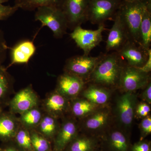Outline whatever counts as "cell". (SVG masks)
<instances>
[{"label": "cell", "mask_w": 151, "mask_h": 151, "mask_svg": "<svg viewBox=\"0 0 151 151\" xmlns=\"http://www.w3.org/2000/svg\"><path fill=\"white\" fill-rule=\"evenodd\" d=\"M89 79L106 86L119 84L121 73L126 64L118 52L101 54Z\"/></svg>", "instance_id": "obj_1"}, {"label": "cell", "mask_w": 151, "mask_h": 151, "mask_svg": "<svg viewBox=\"0 0 151 151\" xmlns=\"http://www.w3.org/2000/svg\"><path fill=\"white\" fill-rule=\"evenodd\" d=\"M149 1L127 2L123 0L116 13L129 41L140 45L142 17Z\"/></svg>", "instance_id": "obj_2"}, {"label": "cell", "mask_w": 151, "mask_h": 151, "mask_svg": "<svg viewBox=\"0 0 151 151\" xmlns=\"http://www.w3.org/2000/svg\"><path fill=\"white\" fill-rule=\"evenodd\" d=\"M35 18L42 24V27H48L56 38H61L68 28L67 20L62 9L50 6L37 9Z\"/></svg>", "instance_id": "obj_3"}, {"label": "cell", "mask_w": 151, "mask_h": 151, "mask_svg": "<svg viewBox=\"0 0 151 151\" xmlns=\"http://www.w3.org/2000/svg\"><path fill=\"white\" fill-rule=\"evenodd\" d=\"M123 0H89L87 21L93 24H104L115 17Z\"/></svg>", "instance_id": "obj_4"}, {"label": "cell", "mask_w": 151, "mask_h": 151, "mask_svg": "<svg viewBox=\"0 0 151 151\" xmlns=\"http://www.w3.org/2000/svg\"><path fill=\"white\" fill-rule=\"evenodd\" d=\"M105 29L104 24L99 25L98 29L94 30L84 29L79 26L73 30L70 36L84 51V55H89L91 50L103 40L102 33Z\"/></svg>", "instance_id": "obj_5"}, {"label": "cell", "mask_w": 151, "mask_h": 151, "mask_svg": "<svg viewBox=\"0 0 151 151\" xmlns=\"http://www.w3.org/2000/svg\"><path fill=\"white\" fill-rule=\"evenodd\" d=\"M40 104L39 97L30 84L15 93L10 100L8 106L9 111L11 113L15 115H21L40 106Z\"/></svg>", "instance_id": "obj_6"}, {"label": "cell", "mask_w": 151, "mask_h": 151, "mask_svg": "<svg viewBox=\"0 0 151 151\" xmlns=\"http://www.w3.org/2000/svg\"><path fill=\"white\" fill-rule=\"evenodd\" d=\"M89 0H64L61 9L67 20L68 27L73 30L87 21Z\"/></svg>", "instance_id": "obj_7"}, {"label": "cell", "mask_w": 151, "mask_h": 151, "mask_svg": "<svg viewBox=\"0 0 151 151\" xmlns=\"http://www.w3.org/2000/svg\"><path fill=\"white\" fill-rule=\"evenodd\" d=\"M100 55L92 57L83 55H76L68 58L65 62L64 72L76 76L84 79H89Z\"/></svg>", "instance_id": "obj_8"}, {"label": "cell", "mask_w": 151, "mask_h": 151, "mask_svg": "<svg viewBox=\"0 0 151 151\" xmlns=\"http://www.w3.org/2000/svg\"><path fill=\"white\" fill-rule=\"evenodd\" d=\"M148 73L126 64L121 73L119 85L127 92L141 89L145 87L149 83Z\"/></svg>", "instance_id": "obj_9"}, {"label": "cell", "mask_w": 151, "mask_h": 151, "mask_svg": "<svg viewBox=\"0 0 151 151\" xmlns=\"http://www.w3.org/2000/svg\"><path fill=\"white\" fill-rule=\"evenodd\" d=\"M69 101L55 89L40 102V107L45 113L58 119L69 111Z\"/></svg>", "instance_id": "obj_10"}, {"label": "cell", "mask_w": 151, "mask_h": 151, "mask_svg": "<svg viewBox=\"0 0 151 151\" xmlns=\"http://www.w3.org/2000/svg\"><path fill=\"white\" fill-rule=\"evenodd\" d=\"M149 50L146 49L140 45L129 41L118 52L126 65L135 68H141L147 60Z\"/></svg>", "instance_id": "obj_11"}, {"label": "cell", "mask_w": 151, "mask_h": 151, "mask_svg": "<svg viewBox=\"0 0 151 151\" xmlns=\"http://www.w3.org/2000/svg\"><path fill=\"white\" fill-rule=\"evenodd\" d=\"M84 84L82 78L64 72L58 78L55 90L68 100H72L81 92Z\"/></svg>", "instance_id": "obj_12"}, {"label": "cell", "mask_w": 151, "mask_h": 151, "mask_svg": "<svg viewBox=\"0 0 151 151\" xmlns=\"http://www.w3.org/2000/svg\"><path fill=\"white\" fill-rule=\"evenodd\" d=\"M77 127L72 119H66L60 125L53 141V150L64 151L66 147L77 135Z\"/></svg>", "instance_id": "obj_13"}, {"label": "cell", "mask_w": 151, "mask_h": 151, "mask_svg": "<svg viewBox=\"0 0 151 151\" xmlns=\"http://www.w3.org/2000/svg\"><path fill=\"white\" fill-rule=\"evenodd\" d=\"M21 125L18 117L10 111L0 112V141H13Z\"/></svg>", "instance_id": "obj_14"}, {"label": "cell", "mask_w": 151, "mask_h": 151, "mask_svg": "<svg viewBox=\"0 0 151 151\" xmlns=\"http://www.w3.org/2000/svg\"><path fill=\"white\" fill-rule=\"evenodd\" d=\"M128 41V38L122 23L119 17L116 15L114 24L110 30L106 41V51L118 52L121 50Z\"/></svg>", "instance_id": "obj_15"}, {"label": "cell", "mask_w": 151, "mask_h": 151, "mask_svg": "<svg viewBox=\"0 0 151 151\" xmlns=\"http://www.w3.org/2000/svg\"><path fill=\"white\" fill-rule=\"evenodd\" d=\"M36 47L34 43L30 40L19 42L11 48V61L6 68L15 64H27L35 53Z\"/></svg>", "instance_id": "obj_16"}, {"label": "cell", "mask_w": 151, "mask_h": 151, "mask_svg": "<svg viewBox=\"0 0 151 151\" xmlns=\"http://www.w3.org/2000/svg\"><path fill=\"white\" fill-rule=\"evenodd\" d=\"M7 70L0 65V112L8 107L11 95L14 93V79Z\"/></svg>", "instance_id": "obj_17"}, {"label": "cell", "mask_w": 151, "mask_h": 151, "mask_svg": "<svg viewBox=\"0 0 151 151\" xmlns=\"http://www.w3.org/2000/svg\"><path fill=\"white\" fill-rule=\"evenodd\" d=\"M131 92H127L119 98L117 104L120 120L124 125L132 124L134 115V100Z\"/></svg>", "instance_id": "obj_18"}, {"label": "cell", "mask_w": 151, "mask_h": 151, "mask_svg": "<svg viewBox=\"0 0 151 151\" xmlns=\"http://www.w3.org/2000/svg\"><path fill=\"white\" fill-rule=\"evenodd\" d=\"M151 44V0H149L143 12L140 26V45L149 50Z\"/></svg>", "instance_id": "obj_19"}, {"label": "cell", "mask_w": 151, "mask_h": 151, "mask_svg": "<svg viewBox=\"0 0 151 151\" xmlns=\"http://www.w3.org/2000/svg\"><path fill=\"white\" fill-rule=\"evenodd\" d=\"M60 127L58 119L45 113L41 121L35 130L52 142Z\"/></svg>", "instance_id": "obj_20"}, {"label": "cell", "mask_w": 151, "mask_h": 151, "mask_svg": "<svg viewBox=\"0 0 151 151\" xmlns=\"http://www.w3.org/2000/svg\"><path fill=\"white\" fill-rule=\"evenodd\" d=\"M44 112L40 106L30 109L20 115L18 117L22 127L29 130H35L44 115Z\"/></svg>", "instance_id": "obj_21"}, {"label": "cell", "mask_w": 151, "mask_h": 151, "mask_svg": "<svg viewBox=\"0 0 151 151\" xmlns=\"http://www.w3.org/2000/svg\"><path fill=\"white\" fill-rule=\"evenodd\" d=\"M64 0H15L14 6L18 8L32 11L43 6L61 9Z\"/></svg>", "instance_id": "obj_22"}, {"label": "cell", "mask_w": 151, "mask_h": 151, "mask_svg": "<svg viewBox=\"0 0 151 151\" xmlns=\"http://www.w3.org/2000/svg\"><path fill=\"white\" fill-rule=\"evenodd\" d=\"M83 94L87 100L96 105L105 104L109 99L108 91L96 85L89 86Z\"/></svg>", "instance_id": "obj_23"}, {"label": "cell", "mask_w": 151, "mask_h": 151, "mask_svg": "<svg viewBox=\"0 0 151 151\" xmlns=\"http://www.w3.org/2000/svg\"><path fill=\"white\" fill-rule=\"evenodd\" d=\"M70 104L69 111L75 117L81 118L92 113L96 107V105L88 100L73 99Z\"/></svg>", "instance_id": "obj_24"}, {"label": "cell", "mask_w": 151, "mask_h": 151, "mask_svg": "<svg viewBox=\"0 0 151 151\" xmlns=\"http://www.w3.org/2000/svg\"><path fill=\"white\" fill-rule=\"evenodd\" d=\"M96 146V142L93 139L77 135L65 150L67 151H93Z\"/></svg>", "instance_id": "obj_25"}, {"label": "cell", "mask_w": 151, "mask_h": 151, "mask_svg": "<svg viewBox=\"0 0 151 151\" xmlns=\"http://www.w3.org/2000/svg\"><path fill=\"white\" fill-rule=\"evenodd\" d=\"M111 151H128L129 145L126 136L122 132L115 131L111 133L108 140Z\"/></svg>", "instance_id": "obj_26"}, {"label": "cell", "mask_w": 151, "mask_h": 151, "mask_svg": "<svg viewBox=\"0 0 151 151\" xmlns=\"http://www.w3.org/2000/svg\"><path fill=\"white\" fill-rule=\"evenodd\" d=\"M32 144L34 151H51L52 142L35 130L29 131Z\"/></svg>", "instance_id": "obj_27"}, {"label": "cell", "mask_w": 151, "mask_h": 151, "mask_svg": "<svg viewBox=\"0 0 151 151\" xmlns=\"http://www.w3.org/2000/svg\"><path fill=\"white\" fill-rule=\"evenodd\" d=\"M13 141L24 151H34L33 148L29 131L21 125Z\"/></svg>", "instance_id": "obj_28"}, {"label": "cell", "mask_w": 151, "mask_h": 151, "mask_svg": "<svg viewBox=\"0 0 151 151\" xmlns=\"http://www.w3.org/2000/svg\"><path fill=\"white\" fill-rule=\"evenodd\" d=\"M109 114L106 111H99L94 113L86 120L85 124L86 128L94 130L103 127L108 122Z\"/></svg>", "instance_id": "obj_29"}, {"label": "cell", "mask_w": 151, "mask_h": 151, "mask_svg": "<svg viewBox=\"0 0 151 151\" xmlns=\"http://www.w3.org/2000/svg\"><path fill=\"white\" fill-rule=\"evenodd\" d=\"M18 9L14 5L11 6L4 5L2 4H0V20L7 19L13 14Z\"/></svg>", "instance_id": "obj_30"}, {"label": "cell", "mask_w": 151, "mask_h": 151, "mask_svg": "<svg viewBox=\"0 0 151 151\" xmlns=\"http://www.w3.org/2000/svg\"><path fill=\"white\" fill-rule=\"evenodd\" d=\"M9 49L4 33L2 31L0 30V65H2L6 59L7 51Z\"/></svg>", "instance_id": "obj_31"}, {"label": "cell", "mask_w": 151, "mask_h": 151, "mask_svg": "<svg viewBox=\"0 0 151 151\" xmlns=\"http://www.w3.org/2000/svg\"><path fill=\"white\" fill-rule=\"evenodd\" d=\"M1 151H24L21 149L13 140L6 143H2L0 147Z\"/></svg>", "instance_id": "obj_32"}, {"label": "cell", "mask_w": 151, "mask_h": 151, "mask_svg": "<svg viewBox=\"0 0 151 151\" xmlns=\"http://www.w3.org/2000/svg\"><path fill=\"white\" fill-rule=\"evenodd\" d=\"M141 128L143 135L146 136L150 134L151 132V119L147 117L144 119L141 123Z\"/></svg>", "instance_id": "obj_33"}, {"label": "cell", "mask_w": 151, "mask_h": 151, "mask_svg": "<svg viewBox=\"0 0 151 151\" xmlns=\"http://www.w3.org/2000/svg\"><path fill=\"white\" fill-rule=\"evenodd\" d=\"M132 151H149L150 150V143L146 142H141L136 143L132 147Z\"/></svg>", "instance_id": "obj_34"}, {"label": "cell", "mask_w": 151, "mask_h": 151, "mask_svg": "<svg viewBox=\"0 0 151 151\" xmlns=\"http://www.w3.org/2000/svg\"><path fill=\"white\" fill-rule=\"evenodd\" d=\"M150 111V108L146 103H141L138 105L137 113L139 116H146Z\"/></svg>", "instance_id": "obj_35"}, {"label": "cell", "mask_w": 151, "mask_h": 151, "mask_svg": "<svg viewBox=\"0 0 151 151\" xmlns=\"http://www.w3.org/2000/svg\"><path fill=\"white\" fill-rule=\"evenodd\" d=\"M149 55L147 60L143 66L141 68H137L139 70L146 73H149L151 70V50L149 49Z\"/></svg>", "instance_id": "obj_36"}, {"label": "cell", "mask_w": 151, "mask_h": 151, "mask_svg": "<svg viewBox=\"0 0 151 151\" xmlns=\"http://www.w3.org/2000/svg\"><path fill=\"white\" fill-rule=\"evenodd\" d=\"M143 98L150 104L151 103V85L149 83L146 86V89L143 93Z\"/></svg>", "instance_id": "obj_37"}, {"label": "cell", "mask_w": 151, "mask_h": 151, "mask_svg": "<svg viewBox=\"0 0 151 151\" xmlns=\"http://www.w3.org/2000/svg\"><path fill=\"white\" fill-rule=\"evenodd\" d=\"M124 1L127 2H134L136 1H142V0H124Z\"/></svg>", "instance_id": "obj_38"}, {"label": "cell", "mask_w": 151, "mask_h": 151, "mask_svg": "<svg viewBox=\"0 0 151 151\" xmlns=\"http://www.w3.org/2000/svg\"><path fill=\"white\" fill-rule=\"evenodd\" d=\"M8 1L9 0H0V4H2L3 3L6 2Z\"/></svg>", "instance_id": "obj_39"}, {"label": "cell", "mask_w": 151, "mask_h": 151, "mask_svg": "<svg viewBox=\"0 0 151 151\" xmlns=\"http://www.w3.org/2000/svg\"><path fill=\"white\" fill-rule=\"evenodd\" d=\"M51 151H58L55 150H52Z\"/></svg>", "instance_id": "obj_40"}, {"label": "cell", "mask_w": 151, "mask_h": 151, "mask_svg": "<svg viewBox=\"0 0 151 151\" xmlns=\"http://www.w3.org/2000/svg\"><path fill=\"white\" fill-rule=\"evenodd\" d=\"M0 151H1V147H0Z\"/></svg>", "instance_id": "obj_41"}, {"label": "cell", "mask_w": 151, "mask_h": 151, "mask_svg": "<svg viewBox=\"0 0 151 151\" xmlns=\"http://www.w3.org/2000/svg\"><path fill=\"white\" fill-rule=\"evenodd\" d=\"M149 151H151V149H150V150H149Z\"/></svg>", "instance_id": "obj_42"}, {"label": "cell", "mask_w": 151, "mask_h": 151, "mask_svg": "<svg viewBox=\"0 0 151 151\" xmlns=\"http://www.w3.org/2000/svg\"></svg>", "instance_id": "obj_43"}]
</instances>
